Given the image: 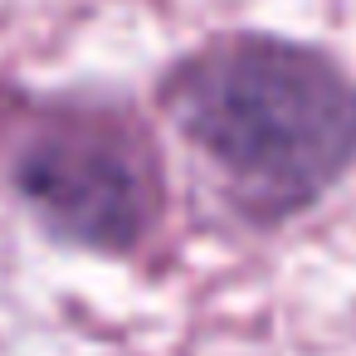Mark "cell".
Masks as SVG:
<instances>
[{"label":"cell","instance_id":"obj_1","mask_svg":"<svg viewBox=\"0 0 356 356\" xmlns=\"http://www.w3.org/2000/svg\"><path fill=\"white\" fill-rule=\"evenodd\" d=\"M156 108L254 229L307 215L356 166V79L288 35H220L191 49L161 74Z\"/></svg>","mask_w":356,"mask_h":356},{"label":"cell","instance_id":"obj_2","mask_svg":"<svg viewBox=\"0 0 356 356\" xmlns=\"http://www.w3.org/2000/svg\"><path fill=\"white\" fill-rule=\"evenodd\" d=\"M10 191L49 239L103 259L137 254L166 210V181L147 127L108 103H64L44 113L15 147Z\"/></svg>","mask_w":356,"mask_h":356}]
</instances>
